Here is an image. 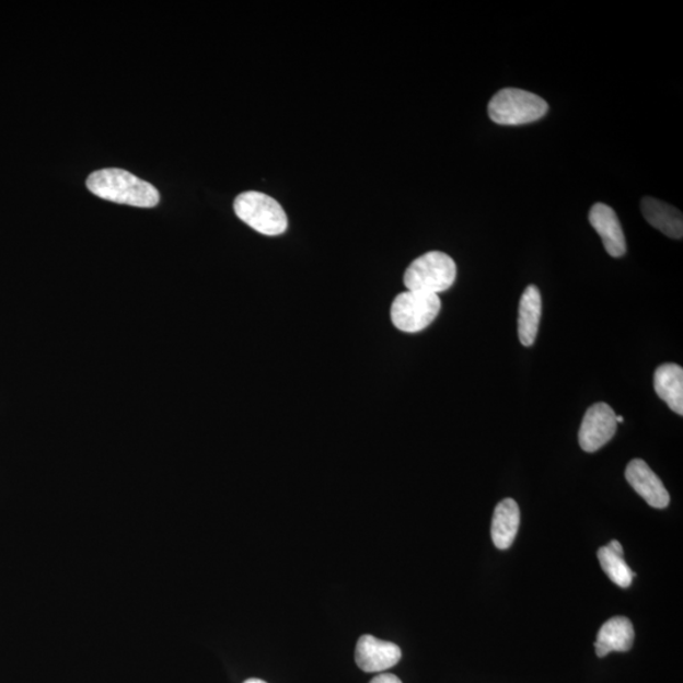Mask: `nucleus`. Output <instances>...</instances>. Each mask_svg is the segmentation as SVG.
I'll list each match as a JSON object with an SVG mask.
<instances>
[{"mask_svg":"<svg viewBox=\"0 0 683 683\" xmlns=\"http://www.w3.org/2000/svg\"><path fill=\"white\" fill-rule=\"evenodd\" d=\"M86 188L97 198L137 208H153L160 202V193L148 182L120 169L95 171L88 177Z\"/></svg>","mask_w":683,"mask_h":683,"instance_id":"f257e3e1","label":"nucleus"},{"mask_svg":"<svg viewBox=\"0 0 683 683\" xmlns=\"http://www.w3.org/2000/svg\"><path fill=\"white\" fill-rule=\"evenodd\" d=\"M487 111L496 125L520 126L546 116L548 104L541 96L522 89L507 88L493 96Z\"/></svg>","mask_w":683,"mask_h":683,"instance_id":"f03ea898","label":"nucleus"},{"mask_svg":"<svg viewBox=\"0 0 683 683\" xmlns=\"http://www.w3.org/2000/svg\"><path fill=\"white\" fill-rule=\"evenodd\" d=\"M458 278V266L453 258L443 252L432 251L414 259L406 268L404 285L410 291L428 292L438 296L449 290Z\"/></svg>","mask_w":683,"mask_h":683,"instance_id":"7ed1b4c3","label":"nucleus"},{"mask_svg":"<svg viewBox=\"0 0 683 683\" xmlns=\"http://www.w3.org/2000/svg\"><path fill=\"white\" fill-rule=\"evenodd\" d=\"M234 213L247 225L265 235H280L288 230V216L274 198L258 192H246L234 200Z\"/></svg>","mask_w":683,"mask_h":683,"instance_id":"20e7f679","label":"nucleus"},{"mask_svg":"<svg viewBox=\"0 0 683 683\" xmlns=\"http://www.w3.org/2000/svg\"><path fill=\"white\" fill-rule=\"evenodd\" d=\"M441 308V299L438 296L408 290L395 298L392 321L398 331L418 333L433 323Z\"/></svg>","mask_w":683,"mask_h":683,"instance_id":"39448f33","label":"nucleus"},{"mask_svg":"<svg viewBox=\"0 0 683 683\" xmlns=\"http://www.w3.org/2000/svg\"><path fill=\"white\" fill-rule=\"evenodd\" d=\"M616 414L606 403H597L588 409L581 422L579 442L584 452H597L612 441L616 433Z\"/></svg>","mask_w":683,"mask_h":683,"instance_id":"423d86ee","label":"nucleus"},{"mask_svg":"<svg viewBox=\"0 0 683 683\" xmlns=\"http://www.w3.org/2000/svg\"><path fill=\"white\" fill-rule=\"evenodd\" d=\"M355 660L363 672H384L401 662L402 649L366 634L357 641Z\"/></svg>","mask_w":683,"mask_h":683,"instance_id":"0eeeda50","label":"nucleus"},{"mask_svg":"<svg viewBox=\"0 0 683 683\" xmlns=\"http://www.w3.org/2000/svg\"><path fill=\"white\" fill-rule=\"evenodd\" d=\"M626 482L634 490L644 498L648 506L656 509H664L670 506V494L667 491L661 478L644 460H633L625 470Z\"/></svg>","mask_w":683,"mask_h":683,"instance_id":"6e6552de","label":"nucleus"},{"mask_svg":"<svg viewBox=\"0 0 683 683\" xmlns=\"http://www.w3.org/2000/svg\"><path fill=\"white\" fill-rule=\"evenodd\" d=\"M589 221L601 240L610 256L622 257L626 252L625 235L620 218L615 211L603 202H598L590 210Z\"/></svg>","mask_w":683,"mask_h":683,"instance_id":"1a4fd4ad","label":"nucleus"},{"mask_svg":"<svg viewBox=\"0 0 683 683\" xmlns=\"http://www.w3.org/2000/svg\"><path fill=\"white\" fill-rule=\"evenodd\" d=\"M634 628L625 616H614L609 620L598 633L595 652L604 658L613 652H628L634 644Z\"/></svg>","mask_w":683,"mask_h":683,"instance_id":"9d476101","label":"nucleus"},{"mask_svg":"<svg viewBox=\"0 0 683 683\" xmlns=\"http://www.w3.org/2000/svg\"><path fill=\"white\" fill-rule=\"evenodd\" d=\"M541 316V292L539 288L531 285L524 290L519 304L518 333L523 346H533L536 336H539Z\"/></svg>","mask_w":683,"mask_h":683,"instance_id":"9b49d317","label":"nucleus"},{"mask_svg":"<svg viewBox=\"0 0 683 683\" xmlns=\"http://www.w3.org/2000/svg\"><path fill=\"white\" fill-rule=\"evenodd\" d=\"M641 213L646 221L674 240H681L683 235V218L678 208L653 198L641 200Z\"/></svg>","mask_w":683,"mask_h":683,"instance_id":"f8f14e48","label":"nucleus"},{"mask_svg":"<svg viewBox=\"0 0 683 683\" xmlns=\"http://www.w3.org/2000/svg\"><path fill=\"white\" fill-rule=\"evenodd\" d=\"M656 394L670 406L671 410L683 416V369L676 363H664L655 372Z\"/></svg>","mask_w":683,"mask_h":683,"instance_id":"ddd939ff","label":"nucleus"},{"mask_svg":"<svg viewBox=\"0 0 683 683\" xmlns=\"http://www.w3.org/2000/svg\"><path fill=\"white\" fill-rule=\"evenodd\" d=\"M520 510L516 500L506 499L495 508L491 539L496 548L508 549L519 531Z\"/></svg>","mask_w":683,"mask_h":683,"instance_id":"4468645a","label":"nucleus"},{"mask_svg":"<svg viewBox=\"0 0 683 683\" xmlns=\"http://www.w3.org/2000/svg\"><path fill=\"white\" fill-rule=\"evenodd\" d=\"M598 558L610 580L623 589L630 587L636 574L625 563L621 542L612 541L607 546L601 547L598 552Z\"/></svg>","mask_w":683,"mask_h":683,"instance_id":"2eb2a0df","label":"nucleus"},{"mask_svg":"<svg viewBox=\"0 0 683 683\" xmlns=\"http://www.w3.org/2000/svg\"><path fill=\"white\" fill-rule=\"evenodd\" d=\"M370 683H403L401 679L393 673H381L379 676L373 678Z\"/></svg>","mask_w":683,"mask_h":683,"instance_id":"dca6fc26","label":"nucleus"},{"mask_svg":"<svg viewBox=\"0 0 683 683\" xmlns=\"http://www.w3.org/2000/svg\"><path fill=\"white\" fill-rule=\"evenodd\" d=\"M243 683H267V682H265L263 680H258V679H250V680H247L246 682H243Z\"/></svg>","mask_w":683,"mask_h":683,"instance_id":"f3484780","label":"nucleus"},{"mask_svg":"<svg viewBox=\"0 0 683 683\" xmlns=\"http://www.w3.org/2000/svg\"><path fill=\"white\" fill-rule=\"evenodd\" d=\"M616 422H624V417L616 416Z\"/></svg>","mask_w":683,"mask_h":683,"instance_id":"a211bd4d","label":"nucleus"}]
</instances>
